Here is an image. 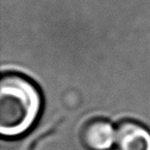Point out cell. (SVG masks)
<instances>
[{"label":"cell","mask_w":150,"mask_h":150,"mask_svg":"<svg viewBox=\"0 0 150 150\" xmlns=\"http://www.w3.org/2000/svg\"><path fill=\"white\" fill-rule=\"evenodd\" d=\"M116 129L105 118H93L83 125L80 133L82 144L88 150H109L115 143Z\"/></svg>","instance_id":"7a4b0ae2"},{"label":"cell","mask_w":150,"mask_h":150,"mask_svg":"<svg viewBox=\"0 0 150 150\" xmlns=\"http://www.w3.org/2000/svg\"><path fill=\"white\" fill-rule=\"evenodd\" d=\"M117 150H150V132L135 120H122L116 127Z\"/></svg>","instance_id":"3957f363"},{"label":"cell","mask_w":150,"mask_h":150,"mask_svg":"<svg viewBox=\"0 0 150 150\" xmlns=\"http://www.w3.org/2000/svg\"><path fill=\"white\" fill-rule=\"evenodd\" d=\"M42 97L35 83L19 73H3L0 79V132L18 137L29 131L39 117Z\"/></svg>","instance_id":"6da1fadb"}]
</instances>
